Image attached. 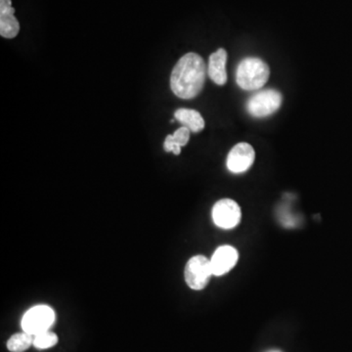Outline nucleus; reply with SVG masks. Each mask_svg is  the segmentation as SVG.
<instances>
[{
	"label": "nucleus",
	"mask_w": 352,
	"mask_h": 352,
	"mask_svg": "<svg viewBox=\"0 0 352 352\" xmlns=\"http://www.w3.org/2000/svg\"><path fill=\"white\" fill-rule=\"evenodd\" d=\"M212 275L214 272H212L210 259L207 256L199 254L187 261L184 270V278L190 289L194 291H201L205 289Z\"/></svg>",
	"instance_id": "obj_3"
},
{
	"label": "nucleus",
	"mask_w": 352,
	"mask_h": 352,
	"mask_svg": "<svg viewBox=\"0 0 352 352\" xmlns=\"http://www.w3.org/2000/svg\"><path fill=\"white\" fill-rule=\"evenodd\" d=\"M190 132L187 127L182 126L173 135L166 136L164 143V151L173 153L178 156L182 153V147L188 143Z\"/></svg>",
	"instance_id": "obj_12"
},
{
	"label": "nucleus",
	"mask_w": 352,
	"mask_h": 352,
	"mask_svg": "<svg viewBox=\"0 0 352 352\" xmlns=\"http://www.w3.org/2000/svg\"><path fill=\"white\" fill-rule=\"evenodd\" d=\"M55 322V312L52 307L45 305H36L30 308L23 316V331L31 333L32 336L38 335L50 330Z\"/></svg>",
	"instance_id": "obj_4"
},
{
	"label": "nucleus",
	"mask_w": 352,
	"mask_h": 352,
	"mask_svg": "<svg viewBox=\"0 0 352 352\" xmlns=\"http://www.w3.org/2000/svg\"><path fill=\"white\" fill-rule=\"evenodd\" d=\"M226 62L227 52L223 48L212 53L208 60V75L217 85H224L227 82Z\"/></svg>",
	"instance_id": "obj_10"
},
{
	"label": "nucleus",
	"mask_w": 352,
	"mask_h": 352,
	"mask_svg": "<svg viewBox=\"0 0 352 352\" xmlns=\"http://www.w3.org/2000/svg\"><path fill=\"white\" fill-rule=\"evenodd\" d=\"M256 159L254 148L249 143L242 142L234 146L227 157L226 166L229 171L236 175L249 170Z\"/></svg>",
	"instance_id": "obj_7"
},
{
	"label": "nucleus",
	"mask_w": 352,
	"mask_h": 352,
	"mask_svg": "<svg viewBox=\"0 0 352 352\" xmlns=\"http://www.w3.org/2000/svg\"><path fill=\"white\" fill-rule=\"evenodd\" d=\"M175 120H178L183 126L187 127L192 132L203 131L205 127V120L198 111L191 109H178L175 113Z\"/></svg>",
	"instance_id": "obj_11"
},
{
	"label": "nucleus",
	"mask_w": 352,
	"mask_h": 352,
	"mask_svg": "<svg viewBox=\"0 0 352 352\" xmlns=\"http://www.w3.org/2000/svg\"><path fill=\"white\" fill-rule=\"evenodd\" d=\"M270 76L268 65L256 57L245 58L240 62L236 73L238 85L244 90L259 89L267 82Z\"/></svg>",
	"instance_id": "obj_2"
},
{
	"label": "nucleus",
	"mask_w": 352,
	"mask_h": 352,
	"mask_svg": "<svg viewBox=\"0 0 352 352\" xmlns=\"http://www.w3.org/2000/svg\"><path fill=\"white\" fill-rule=\"evenodd\" d=\"M214 223L224 230L235 228L241 222L240 206L231 199H222L214 204L212 210Z\"/></svg>",
	"instance_id": "obj_6"
},
{
	"label": "nucleus",
	"mask_w": 352,
	"mask_h": 352,
	"mask_svg": "<svg viewBox=\"0 0 352 352\" xmlns=\"http://www.w3.org/2000/svg\"><path fill=\"white\" fill-rule=\"evenodd\" d=\"M7 349L10 352H25L34 346V336L27 332L11 336L7 342Z\"/></svg>",
	"instance_id": "obj_13"
},
{
	"label": "nucleus",
	"mask_w": 352,
	"mask_h": 352,
	"mask_svg": "<svg viewBox=\"0 0 352 352\" xmlns=\"http://www.w3.org/2000/svg\"><path fill=\"white\" fill-rule=\"evenodd\" d=\"M267 352H282V351H267Z\"/></svg>",
	"instance_id": "obj_15"
},
{
	"label": "nucleus",
	"mask_w": 352,
	"mask_h": 352,
	"mask_svg": "<svg viewBox=\"0 0 352 352\" xmlns=\"http://www.w3.org/2000/svg\"><path fill=\"white\" fill-rule=\"evenodd\" d=\"M207 74V65L203 58L196 53H187L173 69L171 90L179 98H194L203 89Z\"/></svg>",
	"instance_id": "obj_1"
},
{
	"label": "nucleus",
	"mask_w": 352,
	"mask_h": 352,
	"mask_svg": "<svg viewBox=\"0 0 352 352\" xmlns=\"http://www.w3.org/2000/svg\"><path fill=\"white\" fill-rule=\"evenodd\" d=\"M282 100V94L277 90H263L248 100L247 111L254 118L267 117L281 107Z\"/></svg>",
	"instance_id": "obj_5"
},
{
	"label": "nucleus",
	"mask_w": 352,
	"mask_h": 352,
	"mask_svg": "<svg viewBox=\"0 0 352 352\" xmlns=\"http://www.w3.org/2000/svg\"><path fill=\"white\" fill-rule=\"evenodd\" d=\"M239 259L237 250L232 245H220L210 258L214 276H223L235 267Z\"/></svg>",
	"instance_id": "obj_8"
},
{
	"label": "nucleus",
	"mask_w": 352,
	"mask_h": 352,
	"mask_svg": "<svg viewBox=\"0 0 352 352\" xmlns=\"http://www.w3.org/2000/svg\"><path fill=\"white\" fill-rule=\"evenodd\" d=\"M58 337L56 333L51 332V331H45L38 335L34 336V346L36 349H51V347L55 346L58 342Z\"/></svg>",
	"instance_id": "obj_14"
},
{
	"label": "nucleus",
	"mask_w": 352,
	"mask_h": 352,
	"mask_svg": "<svg viewBox=\"0 0 352 352\" xmlns=\"http://www.w3.org/2000/svg\"><path fill=\"white\" fill-rule=\"evenodd\" d=\"M15 9L11 0H0V34L2 38H14L20 32V24L16 19Z\"/></svg>",
	"instance_id": "obj_9"
}]
</instances>
